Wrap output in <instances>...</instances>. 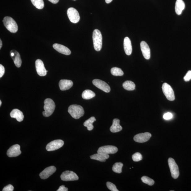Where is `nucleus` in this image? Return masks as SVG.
<instances>
[{
	"label": "nucleus",
	"mask_w": 191,
	"mask_h": 191,
	"mask_svg": "<svg viewBox=\"0 0 191 191\" xmlns=\"http://www.w3.org/2000/svg\"><path fill=\"white\" fill-rule=\"evenodd\" d=\"M68 112L74 119H79L83 116L84 111L82 106L76 105H72L69 106Z\"/></svg>",
	"instance_id": "obj_1"
},
{
	"label": "nucleus",
	"mask_w": 191,
	"mask_h": 191,
	"mask_svg": "<svg viewBox=\"0 0 191 191\" xmlns=\"http://www.w3.org/2000/svg\"><path fill=\"white\" fill-rule=\"evenodd\" d=\"M44 106L43 115L45 117H48L54 113L55 108V104L54 101L50 98H47L44 102Z\"/></svg>",
	"instance_id": "obj_2"
},
{
	"label": "nucleus",
	"mask_w": 191,
	"mask_h": 191,
	"mask_svg": "<svg viewBox=\"0 0 191 191\" xmlns=\"http://www.w3.org/2000/svg\"><path fill=\"white\" fill-rule=\"evenodd\" d=\"M93 38L94 49L96 51H100L102 46V37L99 30H94Z\"/></svg>",
	"instance_id": "obj_3"
},
{
	"label": "nucleus",
	"mask_w": 191,
	"mask_h": 191,
	"mask_svg": "<svg viewBox=\"0 0 191 191\" xmlns=\"http://www.w3.org/2000/svg\"><path fill=\"white\" fill-rule=\"evenodd\" d=\"M3 22L7 29L11 33H16L18 31V26L16 22L11 17H5L3 20Z\"/></svg>",
	"instance_id": "obj_4"
},
{
	"label": "nucleus",
	"mask_w": 191,
	"mask_h": 191,
	"mask_svg": "<svg viewBox=\"0 0 191 191\" xmlns=\"http://www.w3.org/2000/svg\"><path fill=\"white\" fill-rule=\"evenodd\" d=\"M169 165L172 177L175 179H177L180 175L179 168L175 160L172 158H169L168 159Z\"/></svg>",
	"instance_id": "obj_5"
},
{
	"label": "nucleus",
	"mask_w": 191,
	"mask_h": 191,
	"mask_svg": "<svg viewBox=\"0 0 191 191\" xmlns=\"http://www.w3.org/2000/svg\"><path fill=\"white\" fill-rule=\"evenodd\" d=\"M162 88L163 93L168 100L173 101L175 100L174 91L171 87L169 84L167 83L163 84Z\"/></svg>",
	"instance_id": "obj_6"
},
{
	"label": "nucleus",
	"mask_w": 191,
	"mask_h": 191,
	"mask_svg": "<svg viewBox=\"0 0 191 191\" xmlns=\"http://www.w3.org/2000/svg\"><path fill=\"white\" fill-rule=\"evenodd\" d=\"M67 14L70 21L72 23H78L80 20V17L78 12L73 7L69 8L67 11Z\"/></svg>",
	"instance_id": "obj_7"
},
{
	"label": "nucleus",
	"mask_w": 191,
	"mask_h": 191,
	"mask_svg": "<svg viewBox=\"0 0 191 191\" xmlns=\"http://www.w3.org/2000/svg\"><path fill=\"white\" fill-rule=\"evenodd\" d=\"M61 179L64 181L77 180H79L77 175L72 171H67L64 172L61 176Z\"/></svg>",
	"instance_id": "obj_8"
},
{
	"label": "nucleus",
	"mask_w": 191,
	"mask_h": 191,
	"mask_svg": "<svg viewBox=\"0 0 191 191\" xmlns=\"http://www.w3.org/2000/svg\"><path fill=\"white\" fill-rule=\"evenodd\" d=\"M63 141L61 140L51 141L47 145L46 150L48 151H52L59 149L63 145Z\"/></svg>",
	"instance_id": "obj_9"
},
{
	"label": "nucleus",
	"mask_w": 191,
	"mask_h": 191,
	"mask_svg": "<svg viewBox=\"0 0 191 191\" xmlns=\"http://www.w3.org/2000/svg\"><path fill=\"white\" fill-rule=\"evenodd\" d=\"M93 83L96 87L105 92L106 93L110 92L111 91L110 86L105 81L99 80V79H95L93 80Z\"/></svg>",
	"instance_id": "obj_10"
},
{
	"label": "nucleus",
	"mask_w": 191,
	"mask_h": 191,
	"mask_svg": "<svg viewBox=\"0 0 191 191\" xmlns=\"http://www.w3.org/2000/svg\"><path fill=\"white\" fill-rule=\"evenodd\" d=\"M118 151V148L115 146L106 145L99 148L98 150V153H103L108 154H114L117 152Z\"/></svg>",
	"instance_id": "obj_11"
},
{
	"label": "nucleus",
	"mask_w": 191,
	"mask_h": 191,
	"mask_svg": "<svg viewBox=\"0 0 191 191\" xmlns=\"http://www.w3.org/2000/svg\"><path fill=\"white\" fill-rule=\"evenodd\" d=\"M21 153L20 146L19 145H15L11 146L7 150V155L9 157L11 158L17 157Z\"/></svg>",
	"instance_id": "obj_12"
},
{
	"label": "nucleus",
	"mask_w": 191,
	"mask_h": 191,
	"mask_svg": "<svg viewBox=\"0 0 191 191\" xmlns=\"http://www.w3.org/2000/svg\"><path fill=\"white\" fill-rule=\"evenodd\" d=\"M56 168L54 166H51L46 168L40 173L39 176L42 179H47L56 172Z\"/></svg>",
	"instance_id": "obj_13"
},
{
	"label": "nucleus",
	"mask_w": 191,
	"mask_h": 191,
	"mask_svg": "<svg viewBox=\"0 0 191 191\" xmlns=\"http://www.w3.org/2000/svg\"><path fill=\"white\" fill-rule=\"evenodd\" d=\"M36 67L37 73L39 76H44L46 75L48 71L46 70L43 62L41 59H37L36 61Z\"/></svg>",
	"instance_id": "obj_14"
},
{
	"label": "nucleus",
	"mask_w": 191,
	"mask_h": 191,
	"mask_svg": "<svg viewBox=\"0 0 191 191\" xmlns=\"http://www.w3.org/2000/svg\"><path fill=\"white\" fill-rule=\"evenodd\" d=\"M151 134L149 132L140 133L136 135L133 139L135 142L138 143H144L147 142L151 137Z\"/></svg>",
	"instance_id": "obj_15"
},
{
	"label": "nucleus",
	"mask_w": 191,
	"mask_h": 191,
	"mask_svg": "<svg viewBox=\"0 0 191 191\" xmlns=\"http://www.w3.org/2000/svg\"><path fill=\"white\" fill-rule=\"evenodd\" d=\"M140 46L143 57L146 59H150V51L148 44L145 41H142L141 43Z\"/></svg>",
	"instance_id": "obj_16"
},
{
	"label": "nucleus",
	"mask_w": 191,
	"mask_h": 191,
	"mask_svg": "<svg viewBox=\"0 0 191 191\" xmlns=\"http://www.w3.org/2000/svg\"><path fill=\"white\" fill-rule=\"evenodd\" d=\"M10 54L15 65L17 67H20L21 65L22 60L19 53L18 52L13 50L11 51Z\"/></svg>",
	"instance_id": "obj_17"
},
{
	"label": "nucleus",
	"mask_w": 191,
	"mask_h": 191,
	"mask_svg": "<svg viewBox=\"0 0 191 191\" xmlns=\"http://www.w3.org/2000/svg\"><path fill=\"white\" fill-rule=\"evenodd\" d=\"M53 48L59 53L68 55L71 54V52L67 47L58 44H54L53 45Z\"/></svg>",
	"instance_id": "obj_18"
},
{
	"label": "nucleus",
	"mask_w": 191,
	"mask_h": 191,
	"mask_svg": "<svg viewBox=\"0 0 191 191\" xmlns=\"http://www.w3.org/2000/svg\"><path fill=\"white\" fill-rule=\"evenodd\" d=\"M73 84V81L71 80L63 79L59 81V86L61 90L65 91L71 88Z\"/></svg>",
	"instance_id": "obj_19"
},
{
	"label": "nucleus",
	"mask_w": 191,
	"mask_h": 191,
	"mask_svg": "<svg viewBox=\"0 0 191 191\" xmlns=\"http://www.w3.org/2000/svg\"><path fill=\"white\" fill-rule=\"evenodd\" d=\"M124 46L126 54L130 55L132 53V49L130 39L128 37H126L124 39Z\"/></svg>",
	"instance_id": "obj_20"
},
{
	"label": "nucleus",
	"mask_w": 191,
	"mask_h": 191,
	"mask_svg": "<svg viewBox=\"0 0 191 191\" xmlns=\"http://www.w3.org/2000/svg\"><path fill=\"white\" fill-rule=\"evenodd\" d=\"M12 118H15L19 122H21L23 120L24 115L23 113L18 109H14L10 114Z\"/></svg>",
	"instance_id": "obj_21"
},
{
	"label": "nucleus",
	"mask_w": 191,
	"mask_h": 191,
	"mask_svg": "<svg viewBox=\"0 0 191 191\" xmlns=\"http://www.w3.org/2000/svg\"><path fill=\"white\" fill-rule=\"evenodd\" d=\"M92 159L100 161L101 162H105L106 160L110 157L109 154L103 153H98L91 155L90 157Z\"/></svg>",
	"instance_id": "obj_22"
},
{
	"label": "nucleus",
	"mask_w": 191,
	"mask_h": 191,
	"mask_svg": "<svg viewBox=\"0 0 191 191\" xmlns=\"http://www.w3.org/2000/svg\"><path fill=\"white\" fill-rule=\"evenodd\" d=\"M120 120L118 119H115L113 120L112 125L110 130L111 132L116 133L120 132L122 130V127L120 125Z\"/></svg>",
	"instance_id": "obj_23"
},
{
	"label": "nucleus",
	"mask_w": 191,
	"mask_h": 191,
	"mask_svg": "<svg viewBox=\"0 0 191 191\" xmlns=\"http://www.w3.org/2000/svg\"><path fill=\"white\" fill-rule=\"evenodd\" d=\"M185 7V4L183 0H177L175 7L176 13L178 15H180L184 9Z\"/></svg>",
	"instance_id": "obj_24"
},
{
	"label": "nucleus",
	"mask_w": 191,
	"mask_h": 191,
	"mask_svg": "<svg viewBox=\"0 0 191 191\" xmlns=\"http://www.w3.org/2000/svg\"><path fill=\"white\" fill-rule=\"evenodd\" d=\"M96 121L95 117L92 116V117L86 120L84 123V125L85 127L87 128L88 130L89 131H91L93 129V123Z\"/></svg>",
	"instance_id": "obj_25"
},
{
	"label": "nucleus",
	"mask_w": 191,
	"mask_h": 191,
	"mask_svg": "<svg viewBox=\"0 0 191 191\" xmlns=\"http://www.w3.org/2000/svg\"><path fill=\"white\" fill-rule=\"evenodd\" d=\"M96 94L93 91L90 90H86L83 92L82 97L85 100H89L95 97Z\"/></svg>",
	"instance_id": "obj_26"
},
{
	"label": "nucleus",
	"mask_w": 191,
	"mask_h": 191,
	"mask_svg": "<svg viewBox=\"0 0 191 191\" xmlns=\"http://www.w3.org/2000/svg\"><path fill=\"white\" fill-rule=\"evenodd\" d=\"M123 87L128 91H133L135 89V84L131 81H126L123 84Z\"/></svg>",
	"instance_id": "obj_27"
},
{
	"label": "nucleus",
	"mask_w": 191,
	"mask_h": 191,
	"mask_svg": "<svg viewBox=\"0 0 191 191\" xmlns=\"http://www.w3.org/2000/svg\"><path fill=\"white\" fill-rule=\"evenodd\" d=\"M32 4L37 8L39 9H43L44 7L43 0H31Z\"/></svg>",
	"instance_id": "obj_28"
},
{
	"label": "nucleus",
	"mask_w": 191,
	"mask_h": 191,
	"mask_svg": "<svg viewBox=\"0 0 191 191\" xmlns=\"http://www.w3.org/2000/svg\"><path fill=\"white\" fill-rule=\"evenodd\" d=\"M123 164L121 163H116L113 166L112 170L113 171L116 173H120L122 172V168Z\"/></svg>",
	"instance_id": "obj_29"
},
{
	"label": "nucleus",
	"mask_w": 191,
	"mask_h": 191,
	"mask_svg": "<svg viewBox=\"0 0 191 191\" xmlns=\"http://www.w3.org/2000/svg\"><path fill=\"white\" fill-rule=\"evenodd\" d=\"M111 73L112 75L116 76H121L124 75V73L121 69L118 67H113L111 69Z\"/></svg>",
	"instance_id": "obj_30"
},
{
	"label": "nucleus",
	"mask_w": 191,
	"mask_h": 191,
	"mask_svg": "<svg viewBox=\"0 0 191 191\" xmlns=\"http://www.w3.org/2000/svg\"><path fill=\"white\" fill-rule=\"evenodd\" d=\"M141 180L144 183L150 186L153 185L154 184V180L146 176H144L141 178Z\"/></svg>",
	"instance_id": "obj_31"
},
{
	"label": "nucleus",
	"mask_w": 191,
	"mask_h": 191,
	"mask_svg": "<svg viewBox=\"0 0 191 191\" xmlns=\"http://www.w3.org/2000/svg\"><path fill=\"white\" fill-rule=\"evenodd\" d=\"M132 158L134 162H138L142 159V157L140 153L137 152L132 155Z\"/></svg>",
	"instance_id": "obj_32"
},
{
	"label": "nucleus",
	"mask_w": 191,
	"mask_h": 191,
	"mask_svg": "<svg viewBox=\"0 0 191 191\" xmlns=\"http://www.w3.org/2000/svg\"><path fill=\"white\" fill-rule=\"evenodd\" d=\"M106 185L108 189L112 191H119L116 188V186L112 183L108 182L106 183Z\"/></svg>",
	"instance_id": "obj_33"
},
{
	"label": "nucleus",
	"mask_w": 191,
	"mask_h": 191,
	"mask_svg": "<svg viewBox=\"0 0 191 191\" xmlns=\"http://www.w3.org/2000/svg\"><path fill=\"white\" fill-rule=\"evenodd\" d=\"M173 115L171 113L168 112L163 115V118L165 120H168L171 119L173 118Z\"/></svg>",
	"instance_id": "obj_34"
},
{
	"label": "nucleus",
	"mask_w": 191,
	"mask_h": 191,
	"mask_svg": "<svg viewBox=\"0 0 191 191\" xmlns=\"http://www.w3.org/2000/svg\"><path fill=\"white\" fill-rule=\"evenodd\" d=\"M14 188L13 186L11 184H9L4 187L2 189V191H13Z\"/></svg>",
	"instance_id": "obj_35"
},
{
	"label": "nucleus",
	"mask_w": 191,
	"mask_h": 191,
	"mask_svg": "<svg viewBox=\"0 0 191 191\" xmlns=\"http://www.w3.org/2000/svg\"><path fill=\"white\" fill-rule=\"evenodd\" d=\"M184 79L185 81H188L191 79V71H189L186 74L184 77Z\"/></svg>",
	"instance_id": "obj_36"
},
{
	"label": "nucleus",
	"mask_w": 191,
	"mask_h": 191,
	"mask_svg": "<svg viewBox=\"0 0 191 191\" xmlns=\"http://www.w3.org/2000/svg\"><path fill=\"white\" fill-rule=\"evenodd\" d=\"M5 73V68L4 67L0 64V78H2Z\"/></svg>",
	"instance_id": "obj_37"
},
{
	"label": "nucleus",
	"mask_w": 191,
	"mask_h": 191,
	"mask_svg": "<svg viewBox=\"0 0 191 191\" xmlns=\"http://www.w3.org/2000/svg\"><path fill=\"white\" fill-rule=\"evenodd\" d=\"M68 189L66 188L64 185H62L59 187V189L57 191H68Z\"/></svg>",
	"instance_id": "obj_38"
},
{
	"label": "nucleus",
	"mask_w": 191,
	"mask_h": 191,
	"mask_svg": "<svg viewBox=\"0 0 191 191\" xmlns=\"http://www.w3.org/2000/svg\"><path fill=\"white\" fill-rule=\"evenodd\" d=\"M48 1L53 4H56L58 3L59 0H48Z\"/></svg>",
	"instance_id": "obj_39"
},
{
	"label": "nucleus",
	"mask_w": 191,
	"mask_h": 191,
	"mask_svg": "<svg viewBox=\"0 0 191 191\" xmlns=\"http://www.w3.org/2000/svg\"><path fill=\"white\" fill-rule=\"evenodd\" d=\"M113 0H105L106 2V3L109 4L112 2Z\"/></svg>",
	"instance_id": "obj_40"
},
{
	"label": "nucleus",
	"mask_w": 191,
	"mask_h": 191,
	"mask_svg": "<svg viewBox=\"0 0 191 191\" xmlns=\"http://www.w3.org/2000/svg\"><path fill=\"white\" fill-rule=\"evenodd\" d=\"M2 46V43L1 40H0V49H1Z\"/></svg>",
	"instance_id": "obj_41"
},
{
	"label": "nucleus",
	"mask_w": 191,
	"mask_h": 191,
	"mask_svg": "<svg viewBox=\"0 0 191 191\" xmlns=\"http://www.w3.org/2000/svg\"><path fill=\"white\" fill-rule=\"evenodd\" d=\"M2 101L1 100H0V106H1L2 105Z\"/></svg>",
	"instance_id": "obj_42"
},
{
	"label": "nucleus",
	"mask_w": 191,
	"mask_h": 191,
	"mask_svg": "<svg viewBox=\"0 0 191 191\" xmlns=\"http://www.w3.org/2000/svg\"><path fill=\"white\" fill-rule=\"evenodd\" d=\"M73 1H76V0H73Z\"/></svg>",
	"instance_id": "obj_43"
}]
</instances>
